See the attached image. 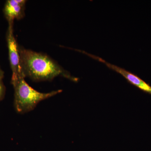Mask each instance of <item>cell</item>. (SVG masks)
<instances>
[{"label": "cell", "mask_w": 151, "mask_h": 151, "mask_svg": "<svg viewBox=\"0 0 151 151\" xmlns=\"http://www.w3.org/2000/svg\"><path fill=\"white\" fill-rule=\"evenodd\" d=\"M21 64L25 76L36 81H51L62 76L77 82L78 79L70 75L49 57L23 47H19Z\"/></svg>", "instance_id": "obj_1"}, {"label": "cell", "mask_w": 151, "mask_h": 151, "mask_svg": "<svg viewBox=\"0 0 151 151\" xmlns=\"http://www.w3.org/2000/svg\"><path fill=\"white\" fill-rule=\"evenodd\" d=\"M12 83L14 89L15 108L17 112L20 113L31 111L41 101L62 92L61 90L48 93L38 92L26 82L24 77H20Z\"/></svg>", "instance_id": "obj_2"}, {"label": "cell", "mask_w": 151, "mask_h": 151, "mask_svg": "<svg viewBox=\"0 0 151 151\" xmlns=\"http://www.w3.org/2000/svg\"><path fill=\"white\" fill-rule=\"evenodd\" d=\"M9 59L12 72V83L20 77H25L21 64L19 47L14 35L13 24H9L6 34Z\"/></svg>", "instance_id": "obj_3"}, {"label": "cell", "mask_w": 151, "mask_h": 151, "mask_svg": "<svg viewBox=\"0 0 151 151\" xmlns=\"http://www.w3.org/2000/svg\"><path fill=\"white\" fill-rule=\"evenodd\" d=\"M80 52L84 54L87 55L92 58L97 60L100 62L104 63L109 68L116 71L117 73H120L122 76H124L129 83H131L132 85L137 87L143 92L151 95V86L145 81H143L142 79L140 78L137 76L133 74V73L123 69L122 68L118 67L116 65L109 63L99 57L96 56V55H93L89 54L86 52L82 51V50H80Z\"/></svg>", "instance_id": "obj_4"}, {"label": "cell", "mask_w": 151, "mask_h": 151, "mask_svg": "<svg viewBox=\"0 0 151 151\" xmlns=\"http://www.w3.org/2000/svg\"><path fill=\"white\" fill-rule=\"evenodd\" d=\"M25 0H8L6 1L4 12L9 24H13L15 19H21L24 16Z\"/></svg>", "instance_id": "obj_5"}, {"label": "cell", "mask_w": 151, "mask_h": 151, "mask_svg": "<svg viewBox=\"0 0 151 151\" xmlns=\"http://www.w3.org/2000/svg\"><path fill=\"white\" fill-rule=\"evenodd\" d=\"M4 86L2 82V80H0V100L2 99L5 93Z\"/></svg>", "instance_id": "obj_6"}, {"label": "cell", "mask_w": 151, "mask_h": 151, "mask_svg": "<svg viewBox=\"0 0 151 151\" xmlns=\"http://www.w3.org/2000/svg\"><path fill=\"white\" fill-rule=\"evenodd\" d=\"M3 76H4V72L0 69V80H2Z\"/></svg>", "instance_id": "obj_7"}]
</instances>
